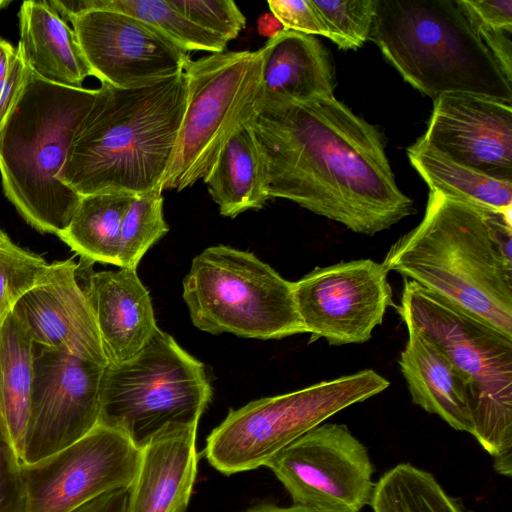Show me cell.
<instances>
[{"mask_svg":"<svg viewBox=\"0 0 512 512\" xmlns=\"http://www.w3.org/2000/svg\"><path fill=\"white\" fill-rule=\"evenodd\" d=\"M270 198L372 236L415 212L397 186L380 131L335 98L261 99L250 120Z\"/></svg>","mask_w":512,"mask_h":512,"instance_id":"6da1fadb","label":"cell"},{"mask_svg":"<svg viewBox=\"0 0 512 512\" xmlns=\"http://www.w3.org/2000/svg\"><path fill=\"white\" fill-rule=\"evenodd\" d=\"M511 216L430 190L423 219L382 265L512 337Z\"/></svg>","mask_w":512,"mask_h":512,"instance_id":"7a4b0ae2","label":"cell"},{"mask_svg":"<svg viewBox=\"0 0 512 512\" xmlns=\"http://www.w3.org/2000/svg\"><path fill=\"white\" fill-rule=\"evenodd\" d=\"M186 102L183 72L137 88L101 83L59 179L81 197L162 192Z\"/></svg>","mask_w":512,"mask_h":512,"instance_id":"3957f363","label":"cell"},{"mask_svg":"<svg viewBox=\"0 0 512 512\" xmlns=\"http://www.w3.org/2000/svg\"><path fill=\"white\" fill-rule=\"evenodd\" d=\"M98 89L57 85L31 72L0 129V175L7 199L41 233L59 235L81 196L59 177Z\"/></svg>","mask_w":512,"mask_h":512,"instance_id":"277c9868","label":"cell"},{"mask_svg":"<svg viewBox=\"0 0 512 512\" xmlns=\"http://www.w3.org/2000/svg\"><path fill=\"white\" fill-rule=\"evenodd\" d=\"M369 39L433 100L470 93L512 104L511 81L462 0H375Z\"/></svg>","mask_w":512,"mask_h":512,"instance_id":"5b68a950","label":"cell"},{"mask_svg":"<svg viewBox=\"0 0 512 512\" xmlns=\"http://www.w3.org/2000/svg\"><path fill=\"white\" fill-rule=\"evenodd\" d=\"M407 329L432 341L465 382L471 435L499 475H512V337L416 282L405 279L396 306Z\"/></svg>","mask_w":512,"mask_h":512,"instance_id":"8992f818","label":"cell"},{"mask_svg":"<svg viewBox=\"0 0 512 512\" xmlns=\"http://www.w3.org/2000/svg\"><path fill=\"white\" fill-rule=\"evenodd\" d=\"M183 299L194 326L211 334L268 340L307 333L293 282L251 252L203 250L183 280Z\"/></svg>","mask_w":512,"mask_h":512,"instance_id":"52a82bcc","label":"cell"},{"mask_svg":"<svg viewBox=\"0 0 512 512\" xmlns=\"http://www.w3.org/2000/svg\"><path fill=\"white\" fill-rule=\"evenodd\" d=\"M211 398L203 363L158 328L135 356L105 367L98 424L141 448L171 424L198 423Z\"/></svg>","mask_w":512,"mask_h":512,"instance_id":"ba28073f","label":"cell"},{"mask_svg":"<svg viewBox=\"0 0 512 512\" xmlns=\"http://www.w3.org/2000/svg\"><path fill=\"white\" fill-rule=\"evenodd\" d=\"M373 369L230 409L206 439L204 455L225 475L254 470L309 430L389 386Z\"/></svg>","mask_w":512,"mask_h":512,"instance_id":"9c48e42d","label":"cell"},{"mask_svg":"<svg viewBox=\"0 0 512 512\" xmlns=\"http://www.w3.org/2000/svg\"><path fill=\"white\" fill-rule=\"evenodd\" d=\"M263 51L211 53L184 68L187 102L164 190L182 191L208 173L231 135L262 99Z\"/></svg>","mask_w":512,"mask_h":512,"instance_id":"30bf717a","label":"cell"},{"mask_svg":"<svg viewBox=\"0 0 512 512\" xmlns=\"http://www.w3.org/2000/svg\"><path fill=\"white\" fill-rule=\"evenodd\" d=\"M265 466L293 505L315 512H360L370 504L375 488L368 450L344 424L318 425Z\"/></svg>","mask_w":512,"mask_h":512,"instance_id":"8fae6325","label":"cell"},{"mask_svg":"<svg viewBox=\"0 0 512 512\" xmlns=\"http://www.w3.org/2000/svg\"><path fill=\"white\" fill-rule=\"evenodd\" d=\"M140 448L120 430L98 424L32 464L22 463L25 512H71L114 489L130 488Z\"/></svg>","mask_w":512,"mask_h":512,"instance_id":"7c38bea8","label":"cell"},{"mask_svg":"<svg viewBox=\"0 0 512 512\" xmlns=\"http://www.w3.org/2000/svg\"><path fill=\"white\" fill-rule=\"evenodd\" d=\"M382 263L372 259L316 267L293 282L299 317L311 335L330 345L359 344L372 337L387 308L395 306Z\"/></svg>","mask_w":512,"mask_h":512,"instance_id":"4fadbf2b","label":"cell"},{"mask_svg":"<svg viewBox=\"0 0 512 512\" xmlns=\"http://www.w3.org/2000/svg\"><path fill=\"white\" fill-rule=\"evenodd\" d=\"M105 367L35 345L22 463L40 461L79 440L98 425Z\"/></svg>","mask_w":512,"mask_h":512,"instance_id":"5bb4252c","label":"cell"},{"mask_svg":"<svg viewBox=\"0 0 512 512\" xmlns=\"http://www.w3.org/2000/svg\"><path fill=\"white\" fill-rule=\"evenodd\" d=\"M69 21L92 76L116 88L159 82L183 72L191 60L153 27L125 13L94 9Z\"/></svg>","mask_w":512,"mask_h":512,"instance_id":"9a60e30c","label":"cell"},{"mask_svg":"<svg viewBox=\"0 0 512 512\" xmlns=\"http://www.w3.org/2000/svg\"><path fill=\"white\" fill-rule=\"evenodd\" d=\"M422 142L490 177L512 181V107L495 98L446 93L434 100Z\"/></svg>","mask_w":512,"mask_h":512,"instance_id":"2e32d148","label":"cell"},{"mask_svg":"<svg viewBox=\"0 0 512 512\" xmlns=\"http://www.w3.org/2000/svg\"><path fill=\"white\" fill-rule=\"evenodd\" d=\"M68 259L51 263L46 278L27 292L13 313L36 346L109 364L88 297Z\"/></svg>","mask_w":512,"mask_h":512,"instance_id":"e0dca14e","label":"cell"},{"mask_svg":"<svg viewBox=\"0 0 512 512\" xmlns=\"http://www.w3.org/2000/svg\"><path fill=\"white\" fill-rule=\"evenodd\" d=\"M81 284L109 364L135 356L158 329L149 291L136 270L89 271Z\"/></svg>","mask_w":512,"mask_h":512,"instance_id":"ac0fdd59","label":"cell"},{"mask_svg":"<svg viewBox=\"0 0 512 512\" xmlns=\"http://www.w3.org/2000/svg\"><path fill=\"white\" fill-rule=\"evenodd\" d=\"M197 427L171 424L140 448L127 512H186L197 476Z\"/></svg>","mask_w":512,"mask_h":512,"instance_id":"d6986e66","label":"cell"},{"mask_svg":"<svg viewBox=\"0 0 512 512\" xmlns=\"http://www.w3.org/2000/svg\"><path fill=\"white\" fill-rule=\"evenodd\" d=\"M262 99L306 102L334 96V70L313 35L283 29L261 47Z\"/></svg>","mask_w":512,"mask_h":512,"instance_id":"ffe728a7","label":"cell"},{"mask_svg":"<svg viewBox=\"0 0 512 512\" xmlns=\"http://www.w3.org/2000/svg\"><path fill=\"white\" fill-rule=\"evenodd\" d=\"M17 50L33 74L66 87L80 88L92 76L73 28L48 1H24L18 13Z\"/></svg>","mask_w":512,"mask_h":512,"instance_id":"44dd1931","label":"cell"},{"mask_svg":"<svg viewBox=\"0 0 512 512\" xmlns=\"http://www.w3.org/2000/svg\"><path fill=\"white\" fill-rule=\"evenodd\" d=\"M407 331L399 364L412 401L453 429L471 434L468 393L461 375L432 341L416 330Z\"/></svg>","mask_w":512,"mask_h":512,"instance_id":"7402d4cb","label":"cell"},{"mask_svg":"<svg viewBox=\"0 0 512 512\" xmlns=\"http://www.w3.org/2000/svg\"><path fill=\"white\" fill-rule=\"evenodd\" d=\"M203 180L225 217L259 210L270 199L264 160L250 121L226 141Z\"/></svg>","mask_w":512,"mask_h":512,"instance_id":"603a6c76","label":"cell"},{"mask_svg":"<svg viewBox=\"0 0 512 512\" xmlns=\"http://www.w3.org/2000/svg\"><path fill=\"white\" fill-rule=\"evenodd\" d=\"M35 345L13 312L0 328V423L21 460L28 427Z\"/></svg>","mask_w":512,"mask_h":512,"instance_id":"cb8c5ba5","label":"cell"},{"mask_svg":"<svg viewBox=\"0 0 512 512\" xmlns=\"http://www.w3.org/2000/svg\"><path fill=\"white\" fill-rule=\"evenodd\" d=\"M407 155L429 190L493 211L512 210V181L457 163L420 139L407 149Z\"/></svg>","mask_w":512,"mask_h":512,"instance_id":"d4e9b609","label":"cell"},{"mask_svg":"<svg viewBox=\"0 0 512 512\" xmlns=\"http://www.w3.org/2000/svg\"><path fill=\"white\" fill-rule=\"evenodd\" d=\"M134 197L126 193L83 196L69 225L57 236L86 264L118 266L122 221Z\"/></svg>","mask_w":512,"mask_h":512,"instance_id":"484cf974","label":"cell"},{"mask_svg":"<svg viewBox=\"0 0 512 512\" xmlns=\"http://www.w3.org/2000/svg\"><path fill=\"white\" fill-rule=\"evenodd\" d=\"M66 20L89 10H112L128 14L150 25L180 49L224 52L228 42L192 23L166 0H72L48 1Z\"/></svg>","mask_w":512,"mask_h":512,"instance_id":"4316f807","label":"cell"},{"mask_svg":"<svg viewBox=\"0 0 512 512\" xmlns=\"http://www.w3.org/2000/svg\"><path fill=\"white\" fill-rule=\"evenodd\" d=\"M373 512H467L423 469L400 463L375 483L370 502Z\"/></svg>","mask_w":512,"mask_h":512,"instance_id":"83f0119b","label":"cell"},{"mask_svg":"<svg viewBox=\"0 0 512 512\" xmlns=\"http://www.w3.org/2000/svg\"><path fill=\"white\" fill-rule=\"evenodd\" d=\"M168 231L162 192L135 196L122 221L118 267L136 270L144 254Z\"/></svg>","mask_w":512,"mask_h":512,"instance_id":"f1b7e54d","label":"cell"},{"mask_svg":"<svg viewBox=\"0 0 512 512\" xmlns=\"http://www.w3.org/2000/svg\"><path fill=\"white\" fill-rule=\"evenodd\" d=\"M51 264L14 243L0 228V328L17 302L48 275Z\"/></svg>","mask_w":512,"mask_h":512,"instance_id":"f546056e","label":"cell"},{"mask_svg":"<svg viewBox=\"0 0 512 512\" xmlns=\"http://www.w3.org/2000/svg\"><path fill=\"white\" fill-rule=\"evenodd\" d=\"M326 37L342 50H356L369 38L375 0H312Z\"/></svg>","mask_w":512,"mask_h":512,"instance_id":"4dcf8cb0","label":"cell"},{"mask_svg":"<svg viewBox=\"0 0 512 512\" xmlns=\"http://www.w3.org/2000/svg\"><path fill=\"white\" fill-rule=\"evenodd\" d=\"M192 23L227 42L246 26V18L232 0H171Z\"/></svg>","mask_w":512,"mask_h":512,"instance_id":"1f68e13d","label":"cell"},{"mask_svg":"<svg viewBox=\"0 0 512 512\" xmlns=\"http://www.w3.org/2000/svg\"><path fill=\"white\" fill-rule=\"evenodd\" d=\"M0 512H25L22 462L0 423Z\"/></svg>","mask_w":512,"mask_h":512,"instance_id":"d6a6232c","label":"cell"},{"mask_svg":"<svg viewBox=\"0 0 512 512\" xmlns=\"http://www.w3.org/2000/svg\"><path fill=\"white\" fill-rule=\"evenodd\" d=\"M267 4L284 29L326 37L324 25L312 0H269Z\"/></svg>","mask_w":512,"mask_h":512,"instance_id":"836d02e7","label":"cell"},{"mask_svg":"<svg viewBox=\"0 0 512 512\" xmlns=\"http://www.w3.org/2000/svg\"><path fill=\"white\" fill-rule=\"evenodd\" d=\"M463 3L481 26L512 32V0H463Z\"/></svg>","mask_w":512,"mask_h":512,"instance_id":"e575fe53","label":"cell"},{"mask_svg":"<svg viewBox=\"0 0 512 512\" xmlns=\"http://www.w3.org/2000/svg\"><path fill=\"white\" fill-rule=\"evenodd\" d=\"M30 74L31 70L17 50L7 75L0 81V129L18 101Z\"/></svg>","mask_w":512,"mask_h":512,"instance_id":"d590c367","label":"cell"},{"mask_svg":"<svg viewBox=\"0 0 512 512\" xmlns=\"http://www.w3.org/2000/svg\"><path fill=\"white\" fill-rule=\"evenodd\" d=\"M130 488L106 492L71 512H127Z\"/></svg>","mask_w":512,"mask_h":512,"instance_id":"8d00e7d4","label":"cell"},{"mask_svg":"<svg viewBox=\"0 0 512 512\" xmlns=\"http://www.w3.org/2000/svg\"><path fill=\"white\" fill-rule=\"evenodd\" d=\"M283 29L282 24L271 12L262 14L257 20L258 33L269 39L277 35Z\"/></svg>","mask_w":512,"mask_h":512,"instance_id":"74e56055","label":"cell"},{"mask_svg":"<svg viewBox=\"0 0 512 512\" xmlns=\"http://www.w3.org/2000/svg\"><path fill=\"white\" fill-rule=\"evenodd\" d=\"M242 512H315L313 510L297 506L291 505L288 507L278 506L272 503H260L254 506L247 508Z\"/></svg>","mask_w":512,"mask_h":512,"instance_id":"f35d334b","label":"cell"},{"mask_svg":"<svg viewBox=\"0 0 512 512\" xmlns=\"http://www.w3.org/2000/svg\"><path fill=\"white\" fill-rule=\"evenodd\" d=\"M11 3V0H0V10L6 8Z\"/></svg>","mask_w":512,"mask_h":512,"instance_id":"ab89813d","label":"cell"}]
</instances>
